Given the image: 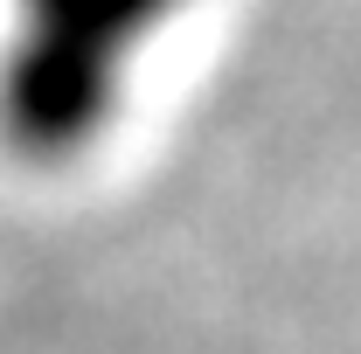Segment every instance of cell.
Segmentation results:
<instances>
[{"label": "cell", "mask_w": 361, "mask_h": 354, "mask_svg": "<svg viewBox=\"0 0 361 354\" xmlns=\"http://www.w3.org/2000/svg\"><path fill=\"white\" fill-rule=\"evenodd\" d=\"M202 0H7L0 139L35 167H70L118 126L139 63Z\"/></svg>", "instance_id": "1"}]
</instances>
